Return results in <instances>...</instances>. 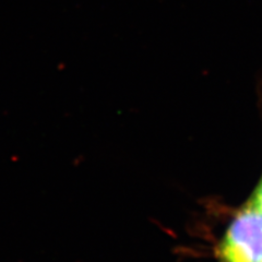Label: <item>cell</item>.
<instances>
[{"label":"cell","instance_id":"6da1fadb","mask_svg":"<svg viewBox=\"0 0 262 262\" xmlns=\"http://www.w3.org/2000/svg\"><path fill=\"white\" fill-rule=\"evenodd\" d=\"M221 253L226 262H262V213L251 202L229 225Z\"/></svg>","mask_w":262,"mask_h":262},{"label":"cell","instance_id":"7a4b0ae2","mask_svg":"<svg viewBox=\"0 0 262 262\" xmlns=\"http://www.w3.org/2000/svg\"><path fill=\"white\" fill-rule=\"evenodd\" d=\"M251 203L262 213V180L257 188L256 193L253 195V200Z\"/></svg>","mask_w":262,"mask_h":262}]
</instances>
